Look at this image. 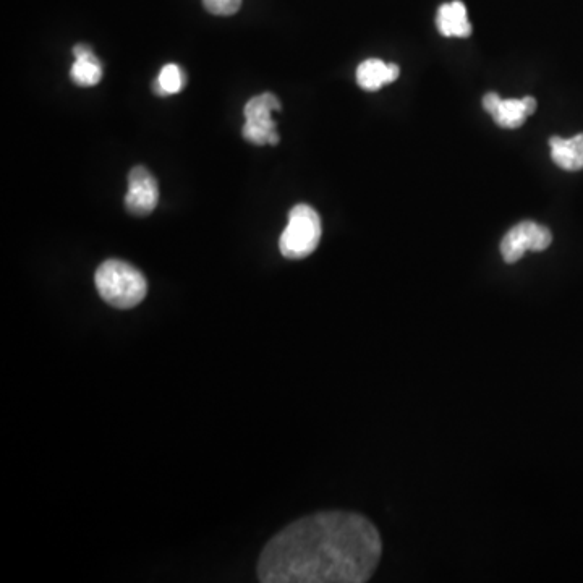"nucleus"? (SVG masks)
<instances>
[{
    "label": "nucleus",
    "instance_id": "obj_1",
    "mask_svg": "<svg viewBox=\"0 0 583 583\" xmlns=\"http://www.w3.org/2000/svg\"><path fill=\"white\" fill-rule=\"evenodd\" d=\"M383 553L375 525L352 512H320L297 520L264 546L263 583H363Z\"/></svg>",
    "mask_w": 583,
    "mask_h": 583
},
{
    "label": "nucleus",
    "instance_id": "obj_2",
    "mask_svg": "<svg viewBox=\"0 0 583 583\" xmlns=\"http://www.w3.org/2000/svg\"><path fill=\"white\" fill-rule=\"evenodd\" d=\"M94 282L104 302L120 310L137 307L148 292L145 276L120 260L104 261L94 274Z\"/></svg>",
    "mask_w": 583,
    "mask_h": 583
},
{
    "label": "nucleus",
    "instance_id": "obj_3",
    "mask_svg": "<svg viewBox=\"0 0 583 583\" xmlns=\"http://www.w3.org/2000/svg\"><path fill=\"white\" fill-rule=\"evenodd\" d=\"M320 214L308 205L290 209L289 222L282 232L279 248L289 260H303L315 252L321 240Z\"/></svg>",
    "mask_w": 583,
    "mask_h": 583
},
{
    "label": "nucleus",
    "instance_id": "obj_4",
    "mask_svg": "<svg viewBox=\"0 0 583 583\" xmlns=\"http://www.w3.org/2000/svg\"><path fill=\"white\" fill-rule=\"evenodd\" d=\"M281 111V101L273 93H263L248 101L245 106V125H243V138L253 145H277L279 133L273 112Z\"/></svg>",
    "mask_w": 583,
    "mask_h": 583
},
{
    "label": "nucleus",
    "instance_id": "obj_5",
    "mask_svg": "<svg viewBox=\"0 0 583 583\" xmlns=\"http://www.w3.org/2000/svg\"><path fill=\"white\" fill-rule=\"evenodd\" d=\"M551 242L553 234L548 227L532 221L520 222L504 235L501 255L506 263H517L527 252H545Z\"/></svg>",
    "mask_w": 583,
    "mask_h": 583
},
{
    "label": "nucleus",
    "instance_id": "obj_6",
    "mask_svg": "<svg viewBox=\"0 0 583 583\" xmlns=\"http://www.w3.org/2000/svg\"><path fill=\"white\" fill-rule=\"evenodd\" d=\"M159 201L158 182L153 174L143 166L133 167L128 175V192L125 208L133 216H148L153 213Z\"/></svg>",
    "mask_w": 583,
    "mask_h": 583
},
{
    "label": "nucleus",
    "instance_id": "obj_7",
    "mask_svg": "<svg viewBox=\"0 0 583 583\" xmlns=\"http://www.w3.org/2000/svg\"><path fill=\"white\" fill-rule=\"evenodd\" d=\"M535 111H537V99L532 98V96H525L522 99L501 98L498 106L490 115L499 127L512 130V128L522 127L525 120L530 115L535 114Z\"/></svg>",
    "mask_w": 583,
    "mask_h": 583
},
{
    "label": "nucleus",
    "instance_id": "obj_8",
    "mask_svg": "<svg viewBox=\"0 0 583 583\" xmlns=\"http://www.w3.org/2000/svg\"><path fill=\"white\" fill-rule=\"evenodd\" d=\"M73 62L72 70H70V78L73 83L83 88H90V86L98 85L101 78H103V65L99 62L98 57L94 56L90 46L86 44H78L73 47Z\"/></svg>",
    "mask_w": 583,
    "mask_h": 583
},
{
    "label": "nucleus",
    "instance_id": "obj_9",
    "mask_svg": "<svg viewBox=\"0 0 583 583\" xmlns=\"http://www.w3.org/2000/svg\"><path fill=\"white\" fill-rule=\"evenodd\" d=\"M436 23L439 33L447 38H469L472 35L467 7L459 0L439 7Z\"/></svg>",
    "mask_w": 583,
    "mask_h": 583
},
{
    "label": "nucleus",
    "instance_id": "obj_10",
    "mask_svg": "<svg viewBox=\"0 0 583 583\" xmlns=\"http://www.w3.org/2000/svg\"><path fill=\"white\" fill-rule=\"evenodd\" d=\"M401 69L396 64H386L383 60L368 59L358 65L357 83L365 91H378L384 85L396 81Z\"/></svg>",
    "mask_w": 583,
    "mask_h": 583
},
{
    "label": "nucleus",
    "instance_id": "obj_11",
    "mask_svg": "<svg viewBox=\"0 0 583 583\" xmlns=\"http://www.w3.org/2000/svg\"><path fill=\"white\" fill-rule=\"evenodd\" d=\"M551 158L562 171L577 172L583 169V133L574 138L553 137L549 140Z\"/></svg>",
    "mask_w": 583,
    "mask_h": 583
},
{
    "label": "nucleus",
    "instance_id": "obj_12",
    "mask_svg": "<svg viewBox=\"0 0 583 583\" xmlns=\"http://www.w3.org/2000/svg\"><path fill=\"white\" fill-rule=\"evenodd\" d=\"M187 83V75L179 65L169 64L162 67L159 77L154 81L153 90L158 96H171L182 91Z\"/></svg>",
    "mask_w": 583,
    "mask_h": 583
},
{
    "label": "nucleus",
    "instance_id": "obj_13",
    "mask_svg": "<svg viewBox=\"0 0 583 583\" xmlns=\"http://www.w3.org/2000/svg\"><path fill=\"white\" fill-rule=\"evenodd\" d=\"M203 5L209 13L219 17H230L239 12L242 0H203Z\"/></svg>",
    "mask_w": 583,
    "mask_h": 583
}]
</instances>
